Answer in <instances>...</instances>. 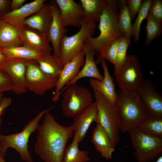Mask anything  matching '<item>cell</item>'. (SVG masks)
<instances>
[{"label":"cell","mask_w":162,"mask_h":162,"mask_svg":"<svg viewBox=\"0 0 162 162\" xmlns=\"http://www.w3.org/2000/svg\"><path fill=\"white\" fill-rule=\"evenodd\" d=\"M63 92L61 108L66 117L74 118L93 102L89 90L76 83L69 85Z\"/></svg>","instance_id":"obj_8"},{"label":"cell","mask_w":162,"mask_h":162,"mask_svg":"<svg viewBox=\"0 0 162 162\" xmlns=\"http://www.w3.org/2000/svg\"><path fill=\"white\" fill-rule=\"evenodd\" d=\"M1 20H0V23H1Z\"/></svg>","instance_id":"obj_44"},{"label":"cell","mask_w":162,"mask_h":162,"mask_svg":"<svg viewBox=\"0 0 162 162\" xmlns=\"http://www.w3.org/2000/svg\"><path fill=\"white\" fill-rule=\"evenodd\" d=\"M60 12L63 26L80 27L84 17V11L80 3L73 0H56Z\"/></svg>","instance_id":"obj_14"},{"label":"cell","mask_w":162,"mask_h":162,"mask_svg":"<svg viewBox=\"0 0 162 162\" xmlns=\"http://www.w3.org/2000/svg\"><path fill=\"white\" fill-rule=\"evenodd\" d=\"M0 51L8 59L18 58L35 61L43 58L46 55L23 45L7 49L0 48Z\"/></svg>","instance_id":"obj_24"},{"label":"cell","mask_w":162,"mask_h":162,"mask_svg":"<svg viewBox=\"0 0 162 162\" xmlns=\"http://www.w3.org/2000/svg\"><path fill=\"white\" fill-rule=\"evenodd\" d=\"M142 1V0H125L126 3L131 13L132 20H134L136 15L140 9Z\"/></svg>","instance_id":"obj_36"},{"label":"cell","mask_w":162,"mask_h":162,"mask_svg":"<svg viewBox=\"0 0 162 162\" xmlns=\"http://www.w3.org/2000/svg\"><path fill=\"white\" fill-rule=\"evenodd\" d=\"M138 162H152L162 152V137L148 134L138 128L128 131Z\"/></svg>","instance_id":"obj_6"},{"label":"cell","mask_w":162,"mask_h":162,"mask_svg":"<svg viewBox=\"0 0 162 162\" xmlns=\"http://www.w3.org/2000/svg\"><path fill=\"white\" fill-rule=\"evenodd\" d=\"M152 0L143 1L141 7L138 13L136 18L132 25V32L134 36V41L137 42L140 38V32L142 23L147 17Z\"/></svg>","instance_id":"obj_30"},{"label":"cell","mask_w":162,"mask_h":162,"mask_svg":"<svg viewBox=\"0 0 162 162\" xmlns=\"http://www.w3.org/2000/svg\"><path fill=\"white\" fill-rule=\"evenodd\" d=\"M0 162H6L5 160L4 159V158H3L0 152Z\"/></svg>","instance_id":"obj_41"},{"label":"cell","mask_w":162,"mask_h":162,"mask_svg":"<svg viewBox=\"0 0 162 162\" xmlns=\"http://www.w3.org/2000/svg\"><path fill=\"white\" fill-rule=\"evenodd\" d=\"M116 103L121 117L120 130L122 133L138 128L149 115L142 99L136 92L120 89Z\"/></svg>","instance_id":"obj_3"},{"label":"cell","mask_w":162,"mask_h":162,"mask_svg":"<svg viewBox=\"0 0 162 162\" xmlns=\"http://www.w3.org/2000/svg\"><path fill=\"white\" fill-rule=\"evenodd\" d=\"M138 128L149 135L162 137V118L149 116Z\"/></svg>","instance_id":"obj_29"},{"label":"cell","mask_w":162,"mask_h":162,"mask_svg":"<svg viewBox=\"0 0 162 162\" xmlns=\"http://www.w3.org/2000/svg\"><path fill=\"white\" fill-rule=\"evenodd\" d=\"M94 97L98 109L99 124L108 133L115 148L119 141V133L121 125V117L117 105H114L102 94L94 92Z\"/></svg>","instance_id":"obj_5"},{"label":"cell","mask_w":162,"mask_h":162,"mask_svg":"<svg viewBox=\"0 0 162 162\" xmlns=\"http://www.w3.org/2000/svg\"><path fill=\"white\" fill-rule=\"evenodd\" d=\"M28 60L14 58L8 59L5 64L3 70L11 77L14 85L12 91L17 94L27 91L26 82V75Z\"/></svg>","instance_id":"obj_12"},{"label":"cell","mask_w":162,"mask_h":162,"mask_svg":"<svg viewBox=\"0 0 162 162\" xmlns=\"http://www.w3.org/2000/svg\"><path fill=\"white\" fill-rule=\"evenodd\" d=\"M147 17L162 23V0H152Z\"/></svg>","instance_id":"obj_33"},{"label":"cell","mask_w":162,"mask_h":162,"mask_svg":"<svg viewBox=\"0 0 162 162\" xmlns=\"http://www.w3.org/2000/svg\"><path fill=\"white\" fill-rule=\"evenodd\" d=\"M25 0H12L10 5V11H12L20 8L22 6Z\"/></svg>","instance_id":"obj_39"},{"label":"cell","mask_w":162,"mask_h":162,"mask_svg":"<svg viewBox=\"0 0 162 162\" xmlns=\"http://www.w3.org/2000/svg\"><path fill=\"white\" fill-rule=\"evenodd\" d=\"M52 18L50 4L44 3L36 13L26 18L23 24L46 35L48 28Z\"/></svg>","instance_id":"obj_21"},{"label":"cell","mask_w":162,"mask_h":162,"mask_svg":"<svg viewBox=\"0 0 162 162\" xmlns=\"http://www.w3.org/2000/svg\"><path fill=\"white\" fill-rule=\"evenodd\" d=\"M58 79L43 72L35 61H28L26 75L27 90L43 96L47 91L55 87Z\"/></svg>","instance_id":"obj_10"},{"label":"cell","mask_w":162,"mask_h":162,"mask_svg":"<svg viewBox=\"0 0 162 162\" xmlns=\"http://www.w3.org/2000/svg\"><path fill=\"white\" fill-rule=\"evenodd\" d=\"M120 38L116 39L111 43L105 52L103 57V58L108 60L114 65L115 63Z\"/></svg>","instance_id":"obj_35"},{"label":"cell","mask_w":162,"mask_h":162,"mask_svg":"<svg viewBox=\"0 0 162 162\" xmlns=\"http://www.w3.org/2000/svg\"><path fill=\"white\" fill-rule=\"evenodd\" d=\"M119 11L118 25L120 30L125 37L130 38L133 36L130 12L125 0H117Z\"/></svg>","instance_id":"obj_28"},{"label":"cell","mask_w":162,"mask_h":162,"mask_svg":"<svg viewBox=\"0 0 162 162\" xmlns=\"http://www.w3.org/2000/svg\"><path fill=\"white\" fill-rule=\"evenodd\" d=\"M130 42V38L124 35L120 37L114 65V74L118 73L125 62L127 57V49Z\"/></svg>","instance_id":"obj_31"},{"label":"cell","mask_w":162,"mask_h":162,"mask_svg":"<svg viewBox=\"0 0 162 162\" xmlns=\"http://www.w3.org/2000/svg\"><path fill=\"white\" fill-rule=\"evenodd\" d=\"M11 1L0 0V16L9 12Z\"/></svg>","instance_id":"obj_38"},{"label":"cell","mask_w":162,"mask_h":162,"mask_svg":"<svg viewBox=\"0 0 162 162\" xmlns=\"http://www.w3.org/2000/svg\"><path fill=\"white\" fill-rule=\"evenodd\" d=\"M145 20H147L146 26L147 34L145 44L146 45H148L154 38L162 34V23L148 17H146Z\"/></svg>","instance_id":"obj_32"},{"label":"cell","mask_w":162,"mask_h":162,"mask_svg":"<svg viewBox=\"0 0 162 162\" xmlns=\"http://www.w3.org/2000/svg\"><path fill=\"white\" fill-rule=\"evenodd\" d=\"M21 36L22 45L46 55L50 54L51 51L53 50L46 35L26 26L21 28Z\"/></svg>","instance_id":"obj_19"},{"label":"cell","mask_w":162,"mask_h":162,"mask_svg":"<svg viewBox=\"0 0 162 162\" xmlns=\"http://www.w3.org/2000/svg\"><path fill=\"white\" fill-rule=\"evenodd\" d=\"M106 0H80L84 11L83 20L90 23L99 22Z\"/></svg>","instance_id":"obj_25"},{"label":"cell","mask_w":162,"mask_h":162,"mask_svg":"<svg viewBox=\"0 0 162 162\" xmlns=\"http://www.w3.org/2000/svg\"><path fill=\"white\" fill-rule=\"evenodd\" d=\"M77 135L74 134L73 140L65 151L62 162H88L90 159L87 151L80 150Z\"/></svg>","instance_id":"obj_27"},{"label":"cell","mask_w":162,"mask_h":162,"mask_svg":"<svg viewBox=\"0 0 162 162\" xmlns=\"http://www.w3.org/2000/svg\"><path fill=\"white\" fill-rule=\"evenodd\" d=\"M71 126L79 142L82 141L92 123L98 122V109L95 102H93L74 118Z\"/></svg>","instance_id":"obj_17"},{"label":"cell","mask_w":162,"mask_h":162,"mask_svg":"<svg viewBox=\"0 0 162 162\" xmlns=\"http://www.w3.org/2000/svg\"><path fill=\"white\" fill-rule=\"evenodd\" d=\"M84 50L86 60L83 68L76 76L62 89L60 92V95L69 85L76 83L78 80L83 78L88 77L100 81L103 80V76L100 73L94 60L95 53L85 42Z\"/></svg>","instance_id":"obj_20"},{"label":"cell","mask_w":162,"mask_h":162,"mask_svg":"<svg viewBox=\"0 0 162 162\" xmlns=\"http://www.w3.org/2000/svg\"><path fill=\"white\" fill-rule=\"evenodd\" d=\"M104 75L102 81L91 78L89 81L90 86L94 92L100 93L113 105H116L117 92L115 89L116 84L109 72L108 68L104 59L100 61Z\"/></svg>","instance_id":"obj_18"},{"label":"cell","mask_w":162,"mask_h":162,"mask_svg":"<svg viewBox=\"0 0 162 162\" xmlns=\"http://www.w3.org/2000/svg\"><path fill=\"white\" fill-rule=\"evenodd\" d=\"M36 131L34 145L36 154L44 162H62L67 142L74 134L71 126L60 124L48 112Z\"/></svg>","instance_id":"obj_1"},{"label":"cell","mask_w":162,"mask_h":162,"mask_svg":"<svg viewBox=\"0 0 162 162\" xmlns=\"http://www.w3.org/2000/svg\"><path fill=\"white\" fill-rule=\"evenodd\" d=\"M45 73L58 78L63 67L58 58L54 54L46 55L41 59L34 61Z\"/></svg>","instance_id":"obj_26"},{"label":"cell","mask_w":162,"mask_h":162,"mask_svg":"<svg viewBox=\"0 0 162 162\" xmlns=\"http://www.w3.org/2000/svg\"><path fill=\"white\" fill-rule=\"evenodd\" d=\"M136 92L142 99L149 116L162 118V95L152 82L144 80Z\"/></svg>","instance_id":"obj_11"},{"label":"cell","mask_w":162,"mask_h":162,"mask_svg":"<svg viewBox=\"0 0 162 162\" xmlns=\"http://www.w3.org/2000/svg\"><path fill=\"white\" fill-rule=\"evenodd\" d=\"M11 99L10 98L4 97L2 99L0 106V131L2 123V116L4 110L11 104Z\"/></svg>","instance_id":"obj_37"},{"label":"cell","mask_w":162,"mask_h":162,"mask_svg":"<svg viewBox=\"0 0 162 162\" xmlns=\"http://www.w3.org/2000/svg\"><path fill=\"white\" fill-rule=\"evenodd\" d=\"M98 26L96 23H88L82 19L77 32L70 36L66 34L63 36L59 44L58 56L63 67L83 50L86 38L94 34Z\"/></svg>","instance_id":"obj_7"},{"label":"cell","mask_w":162,"mask_h":162,"mask_svg":"<svg viewBox=\"0 0 162 162\" xmlns=\"http://www.w3.org/2000/svg\"><path fill=\"white\" fill-rule=\"evenodd\" d=\"M0 24V48L22 45L21 28L1 21Z\"/></svg>","instance_id":"obj_23"},{"label":"cell","mask_w":162,"mask_h":162,"mask_svg":"<svg viewBox=\"0 0 162 162\" xmlns=\"http://www.w3.org/2000/svg\"><path fill=\"white\" fill-rule=\"evenodd\" d=\"M85 55L83 49L63 67L53 93V102H56L59 100L61 91L78 73L84 64Z\"/></svg>","instance_id":"obj_13"},{"label":"cell","mask_w":162,"mask_h":162,"mask_svg":"<svg viewBox=\"0 0 162 162\" xmlns=\"http://www.w3.org/2000/svg\"><path fill=\"white\" fill-rule=\"evenodd\" d=\"M119 14L117 0H106L99 22V35L94 38L89 35L86 39L85 42L95 53L96 64L111 43L123 35L118 25Z\"/></svg>","instance_id":"obj_2"},{"label":"cell","mask_w":162,"mask_h":162,"mask_svg":"<svg viewBox=\"0 0 162 162\" xmlns=\"http://www.w3.org/2000/svg\"><path fill=\"white\" fill-rule=\"evenodd\" d=\"M8 59L0 51V71H3L4 66Z\"/></svg>","instance_id":"obj_40"},{"label":"cell","mask_w":162,"mask_h":162,"mask_svg":"<svg viewBox=\"0 0 162 162\" xmlns=\"http://www.w3.org/2000/svg\"><path fill=\"white\" fill-rule=\"evenodd\" d=\"M96 150L106 159L112 158V154L115 151L106 130L99 124L94 128L91 139Z\"/></svg>","instance_id":"obj_22"},{"label":"cell","mask_w":162,"mask_h":162,"mask_svg":"<svg viewBox=\"0 0 162 162\" xmlns=\"http://www.w3.org/2000/svg\"><path fill=\"white\" fill-rule=\"evenodd\" d=\"M52 107L43 110L30 120L22 128L20 132L8 135L0 134V153L4 158L8 149L11 148L15 150L19 154L23 161L33 162L30 153L28 149V142L32 134L36 132L39 122L45 114L51 110Z\"/></svg>","instance_id":"obj_4"},{"label":"cell","mask_w":162,"mask_h":162,"mask_svg":"<svg viewBox=\"0 0 162 162\" xmlns=\"http://www.w3.org/2000/svg\"><path fill=\"white\" fill-rule=\"evenodd\" d=\"M52 18L48 26L46 36L52 46L53 54L58 58L59 48L61 40L67 31L60 19V12L56 1L51 2Z\"/></svg>","instance_id":"obj_15"},{"label":"cell","mask_w":162,"mask_h":162,"mask_svg":"<svg viewBox=\"0 0 162 162\" xmlns=\"http://www.w3.org/2000/svg\"><path fill=\"white\" fill-rule=\"evenodd\" d=\"M14 88L13 82L10 76L4 71H0V93L12 91Z\"/></svg>","instance_id":"obj_34"},{"label":"cell","mask_w":162,"mask_h":162,"mask_svg":"<svg viewBox=\"0 0 162 162\" xmlns=\"http://www.w3.org/2000/svg\"><path fill=\"white\" fill-rule=\"evenodd\" d=\"M155 162H162V156H159Z\"/></svg>","instance_id":"obj_42"},{"label":"cell","mask_w":162,"mask_h":162,"mask_svg":"<svg viewBox=\"0 0 162 162\" xmlns=\"http://www.w3.org/2000/svg\"><path fill=\"white\" fill-rule=\"evenodd\" d=\"M45 1V0H35L26 4L17 9L0 15V20L21 28L24 26L23 24L24 20L37 12Z\"/></svg>","instance_id":"obj_16"},{"label":"cell","mask_w":162,"mask_h":162,"mask_svg":"<svg viewBox=\"0 0 162 162\" xmlns=\"http://www.w3.org/2000/svg\"><path fill=\"white\" fill-rule=\"evenodd\" d=\"M3 94L2 93H0V106L2 103V99L3 98Z\"/></svg>","instance_id":"obj_43"},{"label":"cell","mask_w":162,"mask_h":162,"mask_svg":"<svg viewBox=\"0 0 162 162\" xmlns=\"http://www.w3.org/2000/svg\"><path fill=\"white\" fill-rule=\"evenodd\" d=\"M137 57L128 55L119 71L114 74L116 82L121 90L136 92L142 84L143 75Z\"/></svg>","instance_id":"obj_9"}]
</instances>
